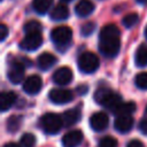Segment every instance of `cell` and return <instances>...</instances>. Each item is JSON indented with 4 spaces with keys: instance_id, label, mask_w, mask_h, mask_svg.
<instances>
[{
    "instance_id": "20",
    "label": "cell",
    "mask_w": 147,
    "mask_h": 147,
    "mask_svg": "<svg viewBox=\"0 0 147 147\" xmlns=\"http://www.w3.org/2000/svg\"><path fill=\"white\" fill-rule=\"evenodd\" d=\"M52 5H53V0H33L32 1V8L39 15L46 14L49 10Z\"/></svg>"
},
{
    "instance_id": "13",
    "label": "cell",
    "mask_w": 147,
    "mask_h": 147,
    "mask_svg": "<svg viewBox=\"0 0 147 147\" xmlns=\"http://www.w3.org/2000/svg\"><path fill=\"white\" fill-rule=\"evenodd\" d=\"M114 126L118 132L126 133L133 126V118L131 115H118L114 122Z\"/></svg>"
},
{
    "instance_id": "7",
    "label": "cell",
    "mask_w": 147,
    "mask_h": 147,
    "mask_svg": "<svg viewBox=\"0 0 147 147\" xmlns=\"http://www.w3.org/2000/svg\"><path fill=\"white\" fill-rule=\"evenodd\" d=\"M24 70H25V67L21 61L18 60L13 61L9 65L8 75H7L9 82L13 84H20L24 78Z\"/></svg>"
},
{
    "instance_id": "29",
    "label": "cell",
    "mask_w": 147,
    "mask_h": 147,
    "mask_svg": "<svg viewBox=\"0 0 147 147\" xmlns=\"http://www.w3.org/2000/svg\"><path fill=\"white\" fill-rule=\"evenodd\" d=\"M7 34H8V28L3 23L0 24V40L3 41L6 39V37H7Z\"/></svg>"
},
{
    "instance_id": "28",
    "label": "cell",
    "mask_w": 147,
    "mask_h": 147,
    "mask_svg": "<svg viewBox=\"0 0 147 147\" xmlns=\"http://www.w3.org/2000/svg\"><path fill=\"white\" fill-rule=\"evenodd\" d=\"M94 29H95V24H94L93 22H87V23H85V24L82 26L80 31H82V34H83L84 37H87V36L92 34V32L94 31Z\"/></svg>"
},
{
    "instance_id": "5",
    "label": "cell",
    "mask_w": 147,
    "mask_h": 147,
    "mask_svg": "<svg viewBox=\"0 0 147 147\" xmlns=\"http://www.w3.org/2000/svg\"><path fill=\"white\" fill-rule=\"evenodd\" d=\"M78 68L84 74H93L94 71L98 70L100 61L99 57L92 53V52H84L78 56L77 60Z\"/></svg>"
},
{
    "instance_id": "26",
    "label": "cell",
    "mask_w": 147,
    "mask_h": 147,
    "mask_svg": "<svg viewBox=\"0 0 147 147\" xmlns=\"http://www.w3.org/2000/svg\"><path fill=\"white\" fill-rule=\"evenodd\" d=\"M20 124H21V117L11 116L10 118H8V122H7L8 131H10V132H15V131L18 129Z\"/></svg>"
},
{
    "instance_id": "11",
    "label": "cell",
    "mask_w": 147,
    "mask_h": 147,
    "mask_svg": "<svg viewBox=\"0 0 147 147\" xmlns=\"http://www.w3.org/2000/svg\"><path fill=\"white\" fill-rule=\"evenodd\" d=\"M52 79L57 85H68L72 80V71L68 67H61L55 70Z\"/></svg>"
},
{
    "instance_id": "10",
    "label": "cell",
    "mask_w": 147,
    "mask_h": 147,
    "mask_svg": "<svg viewBox=\"0 0 147 147\" xmlns=\"http://www.w3.org/2000/svg\"><path fill=\"white\" fill-rule=\"evenodd\" d=\"M108 124H109V118L105 113H101V111L94 113L90 117V125L96 132H101L106 130Z\"/></svg>"
},
{
    "instance_id": "3",
    "label": "cell",
    "mask_w": 147,
    "mask_h": 147,
    "mask_svg": "<svg viewBox=\"0 0 147 147\" xmlns=\"http://www.w3.org/2000/svg\"><path fill=\"white\" fill-rule=\"evenodd\" d=\"M51 39L54 42V45L61 52H63L71 42L72 31H71V29L69 26H65V25L56 26L51 32Z\"/></svg>"
},
{
    "instance_id": "16",
    "label": "cell",
    "mask_w": 147,
    "mask_h": 147,
    "mask_svg": "<svg viewBox=\"0 0 147 147\" xmlns=\"http://www.w3.org/2000/svg\"><path fill=\"white\" fill-rule=\"evenodd\" d=\"M55 63H56V57L51 53H41L37 60V65L40 70H48Z\"/></svg>"
},
{
    "instance_id": "23",
    "label": "cell",
    "mask_w": 147,
    "mask_h": 147,
    "mask_svg": "<svg viewBox=\"0 0 147 147\" xmlns=\"http://www.w3.org/2000/svg\"><path fill=\"white\" fill-rule=\"evenodd\" d=\"M138 20H139L138 14H136V13H130V14H127V15H125V16L123 17L122 23H123V25H124L125 28H132V26H134V25L137 24Z\"/></svg>"
},
{
    "instance_id": "24",
    "label": "cell",
    "mask_w": 147,
    "mask_h": 147,
    "mask_svg": "<svg viewBox=\"0 0 147 147\" xmlns=\"http://www.w3.org/2000/svg\"><path fill=\"white\" fill-rule=\"evenodd\" d=\"M136 86L140 90H147V72H140L134 78Z\"/></svg>"
},
{
    "instance_id": "6",
    "label": "cell",
    "mask_w": 147,
    "mask_h": 147,
    "mask_svg": "<svg viewBox=\"0 0 147 147\" xmlns=\"http://www.w3.org/2000/svg\"><path fill=\"white\" fill-rule=\"evenodd\" d=\"M42 44V36L40 32H34V33H26L25 37L21 40L20 47L23 51L32 52L38 49Z\"/></svg>"
},
{
    "instance_id": "35",
    "label": "cell",
    "mask_w": 147,
    "mask_h": 147,
    "mask_svg": "<svg viewBox=\"0 0 147 147\" xmlns=\"http://www.w3.org/2000/svg\"><path fill=\"white\" fill-rule=\"evenodd\" d=\"M62 2H70V1H72V0H61Z\"/></svg>"
},
{
    "instance_id": "21",
    "label": "cell",
    "mask_w": 147,
    "mask_h": 147,
    "mask_svg": "<svg viewBox=\"0 0 147 147\" xmlns=\"http://www.w3.org/2000/svg\"><path fill=\"white\" fill-rule=\"evenodd\" d=\"M137 106L134 102H121L119 106L113 111L116 116L118 115H131L132 113H134Z\"/></svg>"
},
{
    "instance_id": "18",
    "label": "cell",
    "mask_w": 147,
    "mask_h": 147,
    "mask_svg": "<svg viewBox=\"0 0 147 147\" xmlns=\"http://www.w3.org/2000/svg\"><path fill=\"white\" fill-rule=\"evenodd\" d=\"M16 99H17V96L14 92H11V91L2 92L0 95V109H1V111L8 110L15 103Z\"/></svg>"
},
{
    "instance_id": "31",
    "label": "cell",
    "mask_w": 147,
    "mask_h": 147,
    "mask_svg": "<svg viewBox=\"0 0 147 147\" xmlns=\"http://www.w3.org/2000/svg\"><path fill=\"white\" fill-rule=\"evenodd\" d=\"M126 147H144V144H142L140 140L133 139V140H131V141L127 142Z\"/></svg>"
},
{
    "instance_id": "22",
    "label": "cell",
    "mask_w": 147,
    "mask_h": 147,
    "mask_svg": "<svg viewBox=\"0 0 147 147\" xmlns=\"http://www.w3.org/2000/svg\"><path fill=\"white\" fill-rule=\"evenodd\" d=\"M23 30L25 33H34L41 31V24L38 21H29L24 24Z\"/></svg>"
},
{
    "instance_id": "25",
    "label": "cell",
    "mask_w": 147,
    "mask_h": 147,
    "mask_svg": "<svg viewBox=\"0 0 147 147\" xmlns=\"http://www.w3.org/2000/svg\"><path fill=\"white\" fill-rule=\"evenodd\" d=\"M36 144V138L32 133H24L21 138V146L22 147H33Z\"/></svg>"
},
{
    "instance_id": "1",
    "label": "cell",
    "mask_w": 147,
    "mask_h": 147,
    "mask_svg": "<svg viewBox=\"0 0 147 147\" xmlns=\"http://www.w3.org/2000/svg\"><path fill=\"white\" fill-rule=\"evenodd\" d=\"M121 49V32L117 25H105L99 34V51L105 57H115Z\"/></svg>"
},
{
    "instance_id": "14",
    "label": "cell",
    "mask_w": 147,
    "mask_h": 147,
    "mask_svg": "<svg viewBox=\"0 0 147 147\" xmlns=\"http://www.w3.org/2000/svg\"><path fill=\"white\" fill-rule=\"evenodd\" d=\"M94 9L95 6L91 0H80L75 7V13L79 17H86L91 15L94 11Z\"/></svg>"
},
{
    "instance_id": "34",
    "label": "cell",
    "mask_w": 147,
    "mask_h": 147,
    "mask_svg": "<svg viewBox=\"0 0 147 147\" xmlns=\"http://www.w3.org/2000/svg\"><path fill=\"white\" fill-rule=\"evenodd\" d=\"M145 37H146V39H147V26L145 28Z\"/></svg>"
},
{
    "instance_id": "27",
    "label": "cell",
    "mask_w": 147,
    "mask_h": 147,
    "mask_svg": "<svg viewBox=\"0 0 147 147\" xmlns=\"http://www.w3.org/2000/svg\"><path fill=\"white\" fill-rule=\"evenodd\" d=\"M99 147H117V140L110 136L103 137L99 141Z\"/></svg>"
},
{
    "instance_id": "15",
    "label": "cell",
    "mask_w": 147,
    "mask_h": 147,
    "mask_svg": "<svg viewBox=\"0 0 147 147\" xmlns=\"http://www.w3.org/2000/svg\"><path fill=\"white\" fill-rule=\"evenodd\" d=\"M82 117V113L78 108H74V109H68L63 115H62V119H63V125L69 127L75 125L76 123L79 122Z\"/></svg>"
},
{
    "instance_id": "30",
    "label": "cell",
    "mask_w": 147,
    "mask_h": 147,
    "mask_svg": "<svg viewBox=\"0 0 147 147\" xmlns=\"http://www.w3.org/2000/svg\"><path fill=\"white\" fill-rule=\"evenodd\" d=\"M139 130L142 134H147V118H142L139 122Z\"/></svg>"
},
{
    "instance_id": "33",
    "label": "cell",
    "mask_w": 147,
    "mask_h": 147,
    "mask_svg": "<svg viewBox=\"0 0 147 147\" xmlns=\"http://www.w3.org/2000/svg\"><path fill=\"white\" fill-rule=\"evenodd\" d=\"M136 1L141 3V5H147V0H136Z\"/></svg>"
},
{
    "instance_id": "12",
    "label": "cell",
    "mask_w": 147,
    "mask_h": 147,
    "mask_svg": "<svg viewBox=\"0 0 147 147\" xmlns=\"http://www.w3.org/2000/svg\"><path fill=\"white\" fill-rule=\"evenodd\" d=\"M83 138V133L79 130H72L62 137V145L63 147H78L82 144Z\"/></svg>"
},
{
    "instance_id": "9",
    "label": "cell",
    "mask_w": 147,
    "mask_h": 147,
    "mask_svg": "<svg viewBox=\"0 0 147 147\" xmlns=\"http://www.w3.org/2000/svg\"><path fill=\"white\" fill-rule=\"evenodd\" d=\"M22 87H23V91L25 93L31 94V95H34V94L39 93V91L41 90V87H42V80H41V78L39 76L32 75V76L28 77L24 80Z\"/></svg>"
},
{
    "instance_id": "19",
    "label": "cell",
    "mask_w": 147,
    "mask_h": 147,
    "mask_svg": "<svg viewBox=\"0 0 147 147\" xmlns=\"http://www.w3.org/2000/svg\"><path fill=\"white\" fill-rule=\"evenodd\" d=\"M134 61H136V64L138 67H146L147 65V44H141L138 47V49L136 52Z\"/></svg>"
},
{
    "instance_id": "4",
    "label": "cell",
    "mask_w": 147,
    "mask_h": 147,
    "mask_svg": "<svg viewBox=\"0 0 147 147\" xmlns=\"http://www.w3.org/2000/svg\"><path fill=\"white\" fill-rule=\"evenodd\" d=\"M63 125L62 116H59L54 113H47L42 115L39 119V126L47 134L57 133Z\"/></svg>"
},
{
    "instance_id": "17",
    "label": "cell",
    "mask_w": 147,
    "mask_h": 147,
    "mask_svg": "<svg viewBox=\"0 0 147 147\" xmlns=\"http://www.w3.org/2000/svg\"><path fill=\"white\" fill-rule=\"evenodd\" d=\"M49 16L53 21H64L69 16V8L64 3H59L52 9Z\"/></svg>"
},
{
    "instance_id": "2",
    "label": "cell",
    "mask_w": 147,
    "mask_h": 147,
    "mask_svg": "<svg viewBox=\"0 0 147 147\" xmlns=\"http://www.w3.org/2000/svg\"><path fill=\"white\" fill-rule=\"evenodd\" d=\"M94 100L96 101V103L107 109H110L111 111H114L122 102V98L108 87L98 88L94 93Z\"/></svg>"
},
{
    "instance_id": "8",
    "label": "cell",
    "mask_w": 147,
    "mask_h": 147,
    "mask_svg": "<svg viewBox=\"0 0 147 147\" xmlns=\"http://www.w3.org/2000/svg\"><path fill=\"white\" fill-rule=\"evenodd\" d=\"M48 98L52 102L57 105H64L72 100L74 94L70 90L65 88H53L48 93Z\"/></svg>"
},
{
    "instance_id": "32",
    "label": "cell",
    "mask_w": 147,
    "mask_h": 147,
    "mask_svg": "<svg viewBox=\"0 0 147 147\" xmlns=\"http://www.w3.org/2000/svg\"><path fill=\"white\" fill-rule=\"evenodd\" d=\"M3 147H20L17 144H15V142H8V144H6Z\"/></svg>"
}]
</instances>
